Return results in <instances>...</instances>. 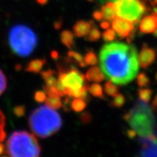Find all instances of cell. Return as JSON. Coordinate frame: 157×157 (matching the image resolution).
<instances>
[{
	"label": "cell",
	"mask_w": 157,
	"mask_h": 157,
	"mask_svg": "<svg viewBox=\"0 0 157 157\" xmlns=\"http://www.w3.org/2000/svg\"><path fill=\"white\" fill-rule=\"evenodd\" d=\"M67 59L70 62L75 63L82 67H85L87 66L84 61V57L78 52H74V51H68Z\"/></svg>",
	"instance_id": "obj_19"
},
{
	"label": "cell",
	"mask_w": 157,
	"mask_h": 157,
	"mask_svg": "<svg viewBox=\"0 0 157 157\" xmlns=\"http://www.w3.org/2000/svg\"><path fill=\"white\" fill-rule=\"evenodd\" d=\"M157 28V15L155 14L145 16L140 21V31L143 34L154 33Z\"/></svg>",
	"instance_id": "obj_11"
},
{
	"label": "cell",
	"mask_w": 157,
	"mask_h": 157,
	"mask_svg": "<svg viewBox=\"0 0 157 157\" xmlns=\"http://www.w3.org/2000/svg\"><path fill=\"white\" fill-rule=\"evenodd\" d=\"M104 90H105V93L107 94L108 95L112 96L114 97L119 93V87L117 85H115L114 83H113L111 81H108L105 83L104 85Z\"/></svg>",
	"instance_id": "obj_22"
},
{
	"label": "cell",
	"mask_w": 157,
	"mask_h": 157,
	"mask_svg": "<svg viewBox=\"0 0 157 157\" xmlns=\"http://www.w3.org/2000/svg\"><path fill=\"white\" fill-rule=\"evenodd\" d=\"M14 114L17 117H21L24 116L25 112V108L24 105H17L13 109Z\"/></svg>",
	"instance_id": "obj_32"
},
{
	"label": "cell",
	"mask_w": 157,
	"mask_h": 157,
	"mask_svg": "<svg viewBox=\"0 0 157 157\" xmlns=\"http://www.w3.org/2000/svg\"><path fill=\"white\" fill-rule=\"evenodd\" d=\"M8 42L13 53L20 57H27L36 48L37 36L29 27L16 25L10 31Z\"/></svg>",
	"instance_id": "obj_6"
},
{
	"label": "cell",
	"mask_w": 157,
	"mask_h": 157,
	"mask_svg": "<svg viewBox=\"0 0 157 157\" xmlns=\"http://www.w3.org/2000/svg\"><path fill=\"white\" fill-rule=\"evenodd\" d=\"M42 76L45 82V87H56L58 83V74L53 70H47L42 72Z\"/></svg>",
	"instance_id": "obj_14"
},
{
	"label": "cell",
	"mask_w": 157,
	"mask_h": 157,
	"mask_svg": "<svg viewBox=\"0 0 157 157\" xmlns=\"http://www.w3.org/2000/svg\"><path fill=\"white\" fill-rule=\"evenodd\" d=\"M84 61L87 66H95L98 64V59L93 50H90L86 52L85 56L84 57Z\"/></svg>",
	"instance_id": "obj_21"
},
{
	"label": "cell",
	"mask_w": 157,
	"mask_h": 157,
	"mask_svg": "<svg viewBox=\"0 0 157 157\" xmlns=\"http://www.w3.org/2000/svg\"><path fill=\"white\" fill-rule=\"evenodd\" d=\"M88 1H90V2H93V0H88Z\"/></svg>",
	"instance_id": "obj_45"
},
{
	"label": "cell",
	"mask_w": 157,
	"mask_h": 157,
	"mask_svg": "<svg viewBox=\"0 0 157 157\" xmlns=\"http://www.w3.org/2000/svg\"><path fill=\"white\" fill-rule=\"evenodd\" d=\"M147 1L153 4L152 0H113L112 2L117 16L137 23L148 11Z\"/></svg>",
	"instance_id": "obj_7"
},
{
	"label": "cell",
	"mask_w": 157,
	"mask_h": 157,
	"mask_svg": "<svg viewBox=\"0 0 157 157\" xmlns=\"http://www.w3.org/2000/svg\"><path fill=\"white\" fill-rule=\"evenodd\" d=\"M61 25H62V21H58L55 23L54 27H55V29H57V30H58V29H60V28H61Z\"/></svg>",
	"instance_id": "obj_38"
},
{
	"label": "cell",
	"mask_w": 157,
	"mask_h": 157,
	"mask_svg": "<svg viewBox=\"0 0 157 157\" xmlns=\"http://www.w3.org/2000/svg\"><path fill=\"white\" fill-rule=\"evenodd\" d=\"M29 124L33 133L46 138L58 132L62 126V119L56 110L48 105H41L32 111Z\"/></svg>",
	"instance_id": "obj_2"
},
{
	"label": "cell",
	"mask_w": 157,
	"mask_h": 157,
	"mask_svg": "<svg viewBox=\"0 0 157 157\" xmlns=\"http://www.w3.org/2000/svg\"><path fill=\"white\" fill-rule=\"evenodd\" d=\"M0 157H7V156H0Z\"/></svg>",
	"instance_id": "obj_46"
},
{
	"label": "cell",
	"mask_w": 157,
	"mask_h": 157,
	"mask_svg": "<svg viewBox=\"0 0 157 157\" xmlns=\"http://www.w3.org/2000/svg\"><path fill=\"white\" fill-rule=\"evenodd\" d=\"M111 25L112 29L121 39L128 36L134 29V24L132 22L120 17H116L112 21Z\"/></svg>",
	"instance_id": "obj_9"
},
{
	"label": "cell",
	"mask_w": 157,
	"mask_h": 157,
	"mask_svg": "<svg viewBox=\"0 0 157 157\" xmlns=\"http://www.w3.org/2000/svg\"><path fill=\"white\" fill-rule=\"evenodd\" d=\"M88 92L93 95L94 97L101 98V99H105V96L103 93V89L101 86L98 84H93L88 86Z\"/></svg>",
	"instance_id": "obj_20"
},
{
	"label": "cell",
	"mask_w": 157,
	"mask_h": 157,
	"mask_svg": "<svg viewBox=\"0 0 157 157\" xmlns=\"http://www.w3.org/2000/svg\"><path fill=\"white\" fill-rule=\"evenodd\" d=\"M80 120L83 124L90 123L92 120V116L89 112H83L80 116Z\"/></svg>",
	"instance_id": "obj_33"
},
{
	"label": "cell",
	"mask_w": 157,
	"mask_h": 157,
	"mask_svg": "<svg viewBox=\"0 0 157 157\" xmlns=\"http://www.w3.org/2000/svg\"><path fill=\"white\" fill-rule=\"evenodd\" d=\"M101 32H100L99 29H98L96 27H93L91 30L89 32V34L87 35L86 39L90 42H96L98 39L101 38Z\"/></svg>",
	"instance_id": "obj_26"
},
{
	"label": "cell",
	"mask_w": 157,
	"mask_h": 157,
	"mask_svg": "<svg viewBox=\"0 0 157 157\" xmlns=\"http://www.w3.org/2000/svg\"><path fill=\"white\" fill-rule=\"evenodd\" d=\"M36 1L40 5H45L48 2V0H36Z\"/></svg>",
	"instance_id": "obj_41"
},
{
	"label": "cell",
	"mask_w": 157,
	"mask_h": 157,
	"mask_svg": "<svg viewBox=\"0 0 157 157\" xmlns=\"http://www.w3.org/2000/svg\"><path fill=\"white\" fill-rule=\"evenodd\" d=\"M101 28L103 29H109V27L110 26V23H109V21H103V22H102L101 23Z\"/></svg>",
	"instance_id": "obj_37"
},
{
	"label": "cell",
	"mask_w": 157,
	"mask_h": 157,
	"mask_svg": "<svg viewBox=\"0 0 157 157\" xmlns=\"http://www.w3.org/2000/svg\"><path fill=\"white\" fill-rule=\"evenodd\" d=\"M6 151L10 157H40L41 148L34 135L20 130L9 137Z\"/></svg>",
	"instance_id": "obj_4"
},
{
	"label": "cell",
	"mask_w": 157,
	"mask_h": 157,
	"mask_svg": "<svg viewBox=\"0 0 157 157\" xmlns=\"http://www.w3.org/2000/svg\"><path fill=\"white\" fill-rule=\"evenodd\" d=\"M60 41L66 48L71 49L75 44L74 42V34L70 31L64 30L60 34Z\"/></svg>",
	"instance_id": "obj_17"
},
{
	"label": "cell",
	"mask_w": 157,
	"mask_h": 157,
	"mask_svg": "<svg viewBox=\"0 0 157 157\" xmlns=\"http://www.w3.org/2000/svg\"><path fill=\"white\" fill-rule=\"evenodd\" d=\"M103 39L105 42H112L116 38V32L113 29H108L102 34Z\"/></svg>",
	"instance_id": "obj_29"
},
{
	"label": "cell",
	"mask_w": 157,
	"mask_h": 157,
	"mask_svg": "<svg viewBox=\"0 0 157 157\" xmlns=\"http://www.w3.org/2000/svg\"><path fill=\"white\" fill-rule=\"evenodd\" d=\"M6 151V147L2 143H0V155L3 154Z\"/></svg>",
	"instance_id": "obj_40"
},
{
	"label": "cell",
	"mask_w": 157,
	"mask_h": 157,
	"mask_svg": "<svg viewBox=\"0 0 157 157\" xmlns=\"http://www.w3.org/2000/svg\"><path fill=\"white\" fill-rule=\"evenodd\" d=\"M46 60L45 59H35V60H31L27 65L25 71L31 73H39L42 71V68L46 64Z\"/></svg>",
	"instance_id": "obj_16"
},
{
	"label": "cell",
	"mask_w": 157,
	"mask_h": 157,
	"mask_svg": "<svg viewBox=\"0 0 157 157\" xmlns=\"http://www.w3.org/2000/svg\"><path fill=\"white\" fill-rule=\"evenodd\" d=\"M86 105H87V104H86L84 100L82 99V98H75L71 102V107L76 112H82L86 108Z\"/></svg>",
	"instance_id": "obj_24"
},
{
	"label": "cell",
	"mask_w": 157,
	"mask_h": 157,
	"mask_svg": "<svg viewBox=\"0 0 157 157\" xmlns=\"http://www.w3.org/2000/svg\"><path fill=\"white\" fill-rule=\"evenodd\" d=\"M93 17L97 21H101L103 20V15L101 11H95L93 13Z\"/></svg>",
	"instance_id": "obj_34"
},
{
	"label": "cell",
	"mask_w": 157,
	"mask_h": 157,
	"mask_svg": "<svg viewBox=\"0 0 157 157\" xmlns=\"http://www.w3.org/2000/svg\"><path fill=\"white\" fill-rule=\"evenodd\" d=\"M7 87V79L2 71L0 69V95L2 94Z\"/></svg>",
	"instance_id": "obj_30"
},
{
	"label": "cell",
	"mask_w": 157,
	"mask_h": 157,
	"mask_svg": "<svg viewBox=\"0 0 157 157\" xmlns=\"http://www.w3.org/2000/svg\"><path fill=\"white\" fill-rule=\"evenodd\" d=\"M92 25H93L92 21L87 22L83 20L78 21L73 26L74 34L77 37L86 36L91 30Z\"/></svg>",
	"instance_id": "obj_12"
},
{
	"label": "cell",
	"mask_w": 157,
	"mask_h": 157,
	"mask_svg": "<svg viewBox=\"0 0 157 157\" xmlns=\"http://www.w3.org/2000/svg\"><path fill=\"white\" fill-rule=\"evenodd\" d=\"M127 136H128L129 138L132 139V138H134V137H135V136H136L137 133H136V132H135V131L134 130V129H129V130L127 131Z\"/></svg>",
	"instance_id": "obj_35"
},
{
	"label": "cell",
	"mask_w": 157,
	"mask_h": 157,
	"mask_svg": "<svg viewBox=\"0 0 157 157\" xmlns=\"http://www.w3.org/2000/svg\"><path fill=\"white\" fill-rule=\"evenodd\" d=\"M51 57H52V58L53 59H55V60H56V59H58V58H59L58 52L56 50L52 51V52H51Z\"/></svg>",
	"instance_id": "obj_39"
},
{
	"label": "cell",
	"mask_w": 157,
	"mask_h": 157,
	"mask_svg": "<svg viewBox=\"0 0 157 157\" xmlns=\"http://www.w3.org/2000/svg\"><path fill=\"white\" fill-rule=\"evenodd\" d=\"M125 103V98L122 94L118 93L117 95L113 97V101L111 102V105L115 108L122 107Z\"/></svg>",
	"instance_id": "obj_25"
},
{
	"label": "cell",
	"mask_w": 157,
	"mask_h": 157,
	"mask_svg": "<svg viewBox=\"0 0 157 157\" xmlns=\"http://www.w3.org/2000/svg\"><path fill=\"white\" fill-rule=\"evenodd\" d=\"M85 78L89 82L99 83V82H102L105 79V76L104 75L101 68H98V66H93V67L90 68L87 71L85 74Z\"/></svg>",
	"instance_id": "obj_13"
},
{
	"label": "cell",
	"mask_w": 157,
	"mask_h": 157,
	"mask_svg": "<svg viewBox=\"0 0 157 157\" xmlns=\"http://www.w3.org/2000/svg\"><path fill=\"white\" fill-rule=\"evenodd\" d=\"M150 83V78L145 73H140L137 76V84L139 87H146Z\"/></svg>",
	"instance_id": "obj_27"
},
{
	"label": "cell",
	"mask_w": 157,
	"mask_h": 157,
	"mask_svg": "<svg viewBox=\"0 0 157 157\" xmlns=\"http://www.w3.org/2000/svg\"><path fill=\"white\" fill-rule=\"evenodd\" d=\"M156 58V51L146 44H143L138 55V61L141 67L144 69L148 68L154 63Z\"/></svg>",
	"instance_id": "obj_10"
},
{
	"label": "cell",
	"mask_w": 157,
	"mask_h": 157,
	"mask_svg": "<svg viewBox=\"0 0 157 157\" xmlns=\"http://www.w3.org/2000/svg\"><path fill=\"white\" fill-rule=\"evenodd\" d=\"M154 134L155 135V136H156V144H157V128H156V130H154Z\"/></svg>",
	"instance_id": "obj_42"
},
{
	"label": "cell",
	"mask_w": 157,
	"mask_h": 157,
	"mask_svg": "<svg viewBox=\"0 0 157 157\" xmlns=\"http://www.w3.org/2000/svg\"><path fill=\"white\" fill-rule=\"evenodd\" d=\"M151 109L154 110V111H156V110H157V94L155 95L154 100H153L152 103H151Z\"/></svg>",
	"instance_id": "obj_36"
},
{
	"label": "cell",
	"mask_w": 157,
	"mask_h": 157,
	"mask_svg": "<svg viewBox=\"0 0 157 157\" xmlns=\"http://www.w3.org/2000/svg\"><path fill=\"white\" fill-rule=\"evenodd\" d=\"M47 95L45 92L39 90V91H36V93H34V100L36 102H38V103H42V102L45 101Z\"/></svg>",
	"instance_id": "obj_31"
},
{
	"label": "cell",
	"mask_w": 157,
	"mask_h": 157,
	"mask_svg": "<svg viewBox=\"0 0 157 157\" xmlns=\"http://www.w3.org/2000/svg\"><path fill=\"white\" fill-rule=\"evenodd\" d=\"M154 36H156V37H157V28L156 29V30H155V31H154Z\"/></svg>",
	"instance_id": "obj_43"
},
{
	"label": "cell",
	"mask_w": 157,
	"mask_h": 157,
	"mask_svg": "<svg viewBox=\"0 0 157 157\" xmlns=\"http://www.w3.org/2000/svg\"><path fill=\"white\" fill-rule=\"evenodd\" d=\"M5 117L0 110V143H2L6 137V132L5 130Z\"/></svg>",
	"instance_id": "obj_28"
},
{
	"label": "cell",
	"mask_w": 157,
	"mask_h": 157,
	"mask_svg": "<svg viewBox=\"0 0 157 157\" xmlns=\"http://www.w3.org/2000/svg\"><path fill=\"white\" fill-rule=\"evenodd\" d=\"M101 12L103 15V19L109 21V22L113 21L117 17V14H116L112 2H109L105 5L103 6Z\"/></svg>",
	"instance_id": "obj_15"
},
{
	"label": "cell",
	"mask_w": 157,
	"mask_h": 157,
	"mask_svg": "<svg viewBox=\"0 0 157 157\" xmlns=\"http://www.w3.org/2000/svg\"><path fill=\"white\" fill-rule=\"evenodd\" d=\"M58 67V82L61 85L65 95L74 98H82L87 100L88 85L85 83V78L83 74L76 68L71 67L66 69L63 67Z\"/></svg>",
	"instance_id": "obj_5"
},
{
	"label": "cell",
	"mask_w": 157,
	"mask_h": 157,
	"mask_svg": "<svg viewBox=\"0 0 157 157\" xmlns=\"http://www.w3.org/2000/svg\"><path fill=\"white\" fill-rule=\"evenodd\" d=\"M138 97L140 101L145 103H148L151 99L152 96V90L148 88H140L138 90Z\"/></svg>",
	"instance_id": "obj_23"
},
{
	"label": "cell",
	"mask_w": 157,
	"mask_h": 157,
	"mask_svg": "<svg viewBox=\"0 0 157 157\" xmlns=\"http://www.w3.org/2000/svg\"><path fill=\"white\" fill-rule=\"evenodd\" d=\"M140 143V157H157L156 138L154 133L148 136L141 137Z\"/></svg>",
	"instance_id": "obj_8"
},
{
	"label": "cell",
	"mask_w": 157,
	"mask_h": 157,
	"mask_svg": "<svg viewBox=\"0 0 157 157\" xmlns=\"http://www.w3.org/2000/svg\"><path fill=\"white\" fill-rule=\"evenodd\" d=\"M123 118L141 137L154 133L156 128V120L151 107L142 101H137Z\"/></svg>",
	"instance_id": "obj_3"
},
{
	"label": "cell",
	"mask_w": 157,
	"mask_h": 157,
	"mask_svg": "<svg viewBox=\"0 0 157 157\" xmlns=\"http://www.w3.org/2000/svg\"><path fill=\"white\" fill-rule=\"evenodd\" d=\"M101 71L115 84L124 85L134 80L139 71L137 49L121 42L104 44L99 53Z\"/></svg>",
	"instance_id": "obj_1"
},
{
	"label": "cell",
	"mask_w": 157,
	"mask_h": 157,
	"mask_svg": "<svg viewBox=\"0 0 157 157\" xmlns=\"http://www.w3.org/2000/svg\"><path fill=\"white\" fill-rule=\"evenodd\" d=\"M45 103H46V105L52 108L55 110L60 109L63 105L60 96L55 95H48V97L45 100Z\"/></svg>",
	"instance_id": "obj_18"
},
{
	"label": "cell",
	"mask_w": 157,
	"mask_h": 157,
	"mask_svg": "<svg viewBox=\"0 0 157 157\" xmlns=\"http://www.w3.org/2000/svg\"><path fill=\"white\" fill-rule=\"evenodd\" d=\"M155 78H156V82H157V72H156V76H155Z\"/></svg>",
	"instance_id": "obj_44"
}]
</instances>
